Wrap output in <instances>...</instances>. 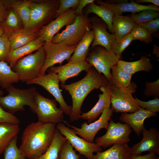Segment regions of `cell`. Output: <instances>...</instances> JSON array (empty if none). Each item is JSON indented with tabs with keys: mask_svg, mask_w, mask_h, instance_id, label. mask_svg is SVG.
I'll list each match as a JSON object with an SVG mask.
<instances>
[{
	"mask_svg": "<svg viewBox=\"0 0 159 159\" xmlns=\"http://www.w3.org/2000/svg\"><path fill=\"white\" fill-rule=\"evenodd\" d=\"M102 94H100L99 99L95 106L87 112L82 113L80 119L86 120L88 123L92 122L97 119L103 111L105 108L110 106L111 96L109 83L100 88Z\"/></svg>",
	"mask_w": 159,
	"mask_h": 159,
	"instance_id": "obj_21",
	"label": "cell"
},
{
	"mask_svg": "<svg viewBox=\"0 0 159 159\" xmlns=\"http://www.w3.org/2000/svg\"><path fill=\"white\" fill-rule=\"evenodd\" d=\"M131 153L127 144L116 143L105 151L97 152L92 159H129Z\"/></svg>",
	"mask_w": 159,
	"mask_h": 159,
	"instance_id": "obj_25",
	"label": "cell"
},
{
	"mask_svg": "<svg viewBox=\"0 0 159 159\" xmlns=\"http://www.w3.org/2000/svg\"><path fill=\"white\" fill-rule=\"evenodd\" d=\"M136 3L139 4L143 3H149L159 6V0H136L134 1Z\"/></svg>",
	"mask_w": 159,
	"mask_h": 159,
	"instance_id": "obj_49",
	"label": "cell"
},
{
	"mask_svg": "<svg viewBox=\"0 0 159 159\" xmlns=\"http://www.w3.org/2000/svg\"><path fill=\"white\" fill-rule=\"evenodd\" d=\"M135 99L140 107L155 113L159 112V99L158 98L148 101L141 100L136 97Z\"/></svg>",
	"mask_w": 159,
	"mask_h": 159,
	"instance_id": "obj_42",
	"label": "cell"
},
{
	"mask_svg": "<svg viewBox=\"0 0 159 159\" xmlns=\"http://www.w3.org/2000/svg\"><path fill=\"white\" fill-rule=\"evenodd\" d=\"M59 4V0H29L30 17L26 29L38 30L52 21Z\"/></svg>",
	"mask_w": 159,
	"mask_h": 159,
	"instance_id": "obj_4",
	"label": "cell"
},
{
	"mask_svg": "<svg viewBox=\"0 0 159 159\" xmlns=\"http://www.w3.org/2000/svg\"><path fill=\"white\" fill-rule=\"evenodd\" d=\"M0 25L5 32L7 34L14 30L24 28L19 16L16 11L11 8H8L6 18Z\"/></svg>",
	"mask_w": 159,
	"mask_h": 159,
	"instance_id": "obj_34",
	"label": "cell"
},
{
	"mask_svg": "<svg viewBox=\"0 0 159 159\" xmlns=\"http://www.w3.org/2000/svg\"><path fill=\"white\" fill-rule=\"evenodd\" d=\"M94 0H79L78 5L75 9V12L77 15H80L83 14L82 11L84 8L86 7L89 4L94 2Z\"/></svg>",
	"mask_w": 159,
	"mask_h": 159,
	"instance_id": "obj_46",
	"label": "cell"
},
{
	"mask_svg": "<svg viewBox=\"0 0 159 159\" xmlns=\"http://www.w3.org/2000/svg\"><path fill=\"white\" fill-rule=\"evenodd\" d=\"M35 102L38 121L56 124L64 122V112L57 107L55 100L45 97L37 92Z\"/></svg>",
	"mask_w": 159,
	"mask_h": 159,
	"instance_id": "obj_10",
	"label": "cell"
},
{
	"mask_svg": "<svg viewBox=\"0 0 159 159\" xmlns=\"http://www.w3.org/2000/svg\"><path fill=\"white\" fill-rule=\"evenodd\" d=\"M128 16L135 24H140L159 18V12L155 10L147 9L138 13L132 14Z\"/></svg>",
	"mask_w": 159,
	"mask_h": 159,
	"instance_id": "obj_36",
	"label": "cell"
},
{
	"mask_svg": "<svg viewBox=\"0 0 159 159\" xmlns=\"http://www.w3.org/2000/svg\"><path fill=\"white\" fill-rule=\"evenodd\" d=\"M112 29L117 41L130 32L135 24L128 16L115 14L112 22Z\"/></svg>",
	"mask_w": 159,
	"mask_h": 159,
	"instance_id": "obj_28",
	"label": "cell"
},
{
	"mask_svg": "<svg viewBox=\"0 0 159 159\" xmlns=\"http://www.w3.org/2000/svg\"><path fill=\"white\" fill-rule=\"evenodd\" d=\"M45 42L38 37L27 44L10 51L6 62L12 68L20 58L38 50L43 46Z\"/></svg>",
	"mask_w": 159,
	"mask_h": 159,
	"instance_id": "obj_23",
	"label": "cell"
},
{
	"mask_svg": "<svg viewBox=\"0 0 159 159\" xmlns=\"http://www.w3.org/2000/svg\"><path fill=\"white\" fill-rule=\"evenodd\" d=\"M77 15L75 9H70L39 29L37 31L38 37L45 42H51L53 37L62 28L74 22Z\"/></svg>",
	"mask_w": 159,
	"mask_h": 159,
	"instance_id": "obj_15",
	"label": "cell"
},
{
	"mask_svg": "<svg viewBox=\"0 0 159 159\" xmlns=\"http://www.w3.org/2000/svg\"><path fill=\"white\" fill-rule=\"evenodd\" d=\"M8 9L0 0V24L3 22L7 15Z\"/></svg>",
	"mask_w": 159,
	"mask_h": 159,
	"instance_id": "obj_48",
	"label": "cell"
},
{
	"mask_svg": "<svg viewBox=\"0 0 159 159\" xmlns=\"http://www.w3.org/2000/svg\"><path fill=\"white\" fill-rule=\"evenodd\" d=\"M2 3L8 9H14L17 14L22 22L24 28L28 25L30 17L29 0H1Z\"/></svg>",
	"mask_w": 159,
	"mask_h": 159,
	"instance_id": "obj_29",
	"label": "cell"
},
{
	"mask_svg": "<svg viewBox=\"0 0 159 159\" xmlns=\"http://www.w3.org/2000/svg\"><path fill=\"white\" fill-rule=\"evenodd\" d=\"M142 133L143 138L139 142L131 148V153L140 155L144 152L159 154V131L155 127L148 130L144 127Z\"/></svg>",
	"mask_w": 159,
	"mask_h": 159,
	"instance_id": "obj_17",
	"label": "cell"
},
{
	"mask_svg": "<svg viewBox=\"0 0 159 159\" xmlns=\"http://www.w3.org/2000/svg\"><path fill=\"white\" fill-rule=\"evenodd\" d=\"M59 159H81L67 140L63 144L60 150Z\"/></svg>",
	"mask_w": 159,
	"mask_h": 159,
	"instance_id": "obj_39",
	"label": "cell"
},
{
	"mask_svg": "<svg viewBox=\"0 0 159 159\" xmlns=\"http://www.w3.org/2000/svg\"><path fill=\"white\" fill-rule=\"evenodd\" d=\"M77 46H68L62 43L45 42L43 46L45 59L39 76L45 74L47 70L56 64L59 63L61 66L64 60L68 62L74 52Z\"/></svg>",
	"mask_w": 159,
	"mask_h": 159,
	"instance_id": "obj_9",
	"label": "cell"
},
{
	"mask_svg": "<svg viewBox=\"0 0 159 159\" xmlns=\"http://www.w3.org/2000/svg\"><path fill=\"white\" fill-rule=\"evenodd\" d=\"M152 53L155 54L157 58H159V48L155 45L153 46V48Z\"/></svg>",
	"mask_w": 159,
	"mask_h": 159,
	"instance_id": "obj_50",
	"label": "cell"
},
{
	"mask_svg": "<svg viewBox=\"0 0 159 159\" xmlns=\"http://www.w3.org/2000/svg\"><path fill=\"white\" fill-rule=\"evenodd\" d=\"M105 134L96 138L95 143L105 149L116 143L127 144L130 141V135L132 129L127 124L111 120Z\"/></svg>",
	"mask_w": 159,
	"mask_h": 159,
	"instance_id": "obj_8",
	"label": "cell"
},
{
	"mask_svg": "<svg viewBox=\"0 0 159 159\" xmlns=\"http://www.w3.org/2000/svg\"><path fill=\"white\" fill-rule=\"evenodd\" d=\"M4 31L0 25V38H1L4 34Z\"/></svg>",
	"mask_w": 159,
	"mask_h": 159,
	"instance_id": "obj_51",
	"label": "cell"
},
{
	"mask_svg": "<svg viewBox=\"0 0 159 159\" xmlns=\"http://www.w3.org/2000/svg\"><path fill=\"white\" fill-rule=\"evenodd\" d=\"M4 122L19 125L20 122L18 117L13 114L6 111L0 106V123Z\"/></svg>",
	"mask_w": 159,
	"mask_h": 159,
	"instance_id": "obj_44",
	"label": "cell"
},
{
	"mask_svg": "<svg viewBox=\"0 0 159 159\" xmlns=\"http://www.w3.org/2000/svg\"><path fill=\"white\" fill-rule=\"evenodd\" d=\"M93 13L102 19L107 24L110 32L114 34L112 27V20L115 14L109 8L102 5H97L93 2L88 4L86 7L85 14L86 16Z\"/></svg>",
	"mask_w": 159,
	"mask_h": 159,
	"instance_id": "obj_30",
	"label": "cell"
},
{
	"mask_svg": "<svg viewBox=\"0 0 159 159\" xmlns=\"http://www.w3.org/2000/svg\"><path fill=\"white\" fill-rule=\"evenodd\" d=\"M59 4L55 18H56L70 9H75L78 6L79 0H59Z\"/></svg>",
	"mask_w": 159,
	"mask_h": 159,
	"instance_id": "obj_40",
	"label": "cell"
},
{
	"mask_svg": "<svg viewBox=\"0 0 159 159\" xmlns=\"http://www.w3.org/2000/svg\"><path fill=\"white\" fill-rule=\"evenodd\" d=\"M94 39L92 30H89L77 45L75 51L68 62L80 63L85 61L89 47Z\"/></svg>",
	"mask_w": 159,
	"mask_h": 159,
	"instance_id": "obj_26",
	"label": "cell"
},
{
	"mask_svg": "<svg viewBox=\"0 0 159 159\" xmlns=\"http://www.w3.org/2000/svg\"><path fill=\"white\" fill-rule=\"evenodd\" d=\"M156 115V113L140 107L138 110L133 113H122L119 118L120 122L129 125L139 137L144 127L145 120Z\"/></svg>",
	"mask_w": 159,
	"mask_h": 159,
	"instance_id": "obj_19",
	"label": "cell"
},
{
	"mask_svg": "<svg viewBox=\"0 0 159 159\" xmlns=\"http://www.w3.org/2000/svg\"><path fill=\"white\" fill-rule=\"evenodd\" d=\"M156 159H159V158L158 157H157Z\"/></svg>",
	"mask_w": 159,
	"mask_h": 159,
	"instance_id": "obj_53",
	"label": "cell"
},
{
	"mask_svg": "<svg viewBox=\"0 0 159 159\" xmlns=\"http://www.w3.org/2000/svg\"><path fill=\"white\" fill-rule=\"evenodd\" d=\"M20 130L18 124L0 123V154L4 152L12 138L17 135Z\"/></svg>",
	"mask_w": 159,
	"mask_h": 159,
	"instance_id": "obj_31",
	"label": "cell"
},
{
	"mask_svg": "<svg viewBox=\"0 0 159 159\" xmlns=\"http://www.w3.org/2000/svg\"><path fill=\"white\" fill-rule=\"evenodd\" d=\"M110 86L111 107L114 112L122 113H132L138 110L140 107L132 92Z\"/></svg>",
	"mask_w": 159,
	"mask_h": 159,
	"instance_id": "obj_14",
	"label": "cell"
},
{
	"mask_svg": "<svg viewBox=\"0 0 159 159\" xmlns=\"http://www.w3.org/2000/svg\"><path fill=\"white\" fill-rule=\"evenodd\" d=\"M6 89L8 94L5 96H0V105L7 112L13 114L18 111H24V107L28 106L35 113V98L37 92L35 87L19 89L12 85Z\"/></svg>",
	"mask_w": 159,
	"mask_h": 159,
	"instance_id": "obj_3",
	"label": "cell"
},
{
	"mask_svg": "<svg viewBox=\"0 0 159 159\" xmlns=\"http://www.w3.org/2000/svg\"><path fill=\"white\" fill-rule=\"evenodd\" d=\"M17 135L13 138L5 149L4 159H27L17 146Z\"/></svg>",
	"mask_w": 159,
	"mask_h": 159,
	"instance_id": "obj_35",
	"label": "cell"
},
{
	"mask_svg": "<svg viewBox=\"0 0 159 159\" xmlns=\"http://www.w3.org/2000/svg\"><path fill=\"white\" fill-rule=\"evenodd\" d=\"M133 40L130 33L126 34L119 40H116L113 43L112 45V51L121 58L123 52Z\"/></svg>",
	"mask_w": 159,
	"mask_h": 159,
	"instance_id": "obj_38",
	"label": "cell"
},
{
	"mask_svg": "<svg viewBox=\"0 0 159 159\" xmlns=\"http://www.w3.org/2000/svg\"><path fill=\"white\" fill-rule=\"evenodd\" d=\"M113 112L110 106H108L105 108L98 120L89 124L85 122L82 124L80 128L69 125L65 120L63 122L71 128L77 135L87 142L93 143L95 136L100 129L105 128L107 130Z\"/></svg>",
	"mask_w": 159,
	"mask_h": 159,
	"instance_id": "obj_11",
	"label": "cell"
},
{
	"mask_svg": "<svg viewBox=\"0 0 159 159\" xmlns=\"http://www.w3.org/2000/svg\"><path fill=\"white\" fill-rule=\"evenodd\" d=\"M45 58L43 46L34 53L19 59L12 68V69L18 74L19 81L26 83L39 76Z\"/></svg>",
	"mask_w": 159,
	"mask_h": 159,
	"instance_id": "obj_5",
	"label": "cell"
},
{
	"mask_svg": "<svg viewBox=\"0 0 159 159\" xmlns=\"http://www.w3.org/2000/svg\"><path fill=\"white\" fill-rule=\"evenodd\" d=\"M10 51V45L7 33L0 38V61L6 62Z\"/></svg>",
	"mask_w": 159,
	"mask_h": 159,
	"instance_id": "obj_41",
	"label": "cell"
},
{
	"mask_svg": "<svg viewBox=\"0 0 159 159\" xmlns=\"http://www.w3.org/2000/svg\"><path fill=\"white\" fill-rule=\"evenodd\" d=\"M90 19L94 36L90 48L100 45L109 52H113L112 45L116 40L115 34H110L107 31L106 23L97 16L91 17Z\"/></svg>",
	"mask_w": 159,
	"mask_h": 159,
	"instance_id": "obj_16",
	"label": "cell"
},
{
	"mask_svg": "<svg viewBox=\"0 0 159 159\" xmlns=\"http://www.w3.org/2000/svg\"><path fill=\"white\" fill-rule=\"evenodd\" d=\"M67 140L56 128L53 139L48 149L44 153L33 159H59L62 147Z\"/></svg>",
	"mask_w": 159,
	"mask_h": 159,
	"instance_id": "obj_32",
	"label": "cell"
},
{
	"mask_svg": "<svg viewBox=\"0 0 159 159\" xmlns=\"http://www.w3.org/2000/svg\"><path fill=\"white\" fill-rule=\"evenodd\" d=\"M56 128L65 137L75 150L87 159H92L94 152L102 151V148L94 143H90L77 136L72 129L62 122L56 124Z\"/></svg>",
	"mask_w": 159,
	"mask_h": 159,
	"instance_id": "obj_13",
	"label": "cell"
},
{
	"mask_svg": "<svg viewBox=\"0 0 159 159\" xmlns=\"http://www.w3.org/2000/svg\"><path fill=\"white\" fill-rule=\"evenodd\" d=\"M130 33L133 40H140L147 44L152 42V35L139 24H135Z\"/></svg>",
	"mask_w": 159,
	"mask_h": 159,
	"instance_id": "obj_37",
	"label": "cell"
},
{
	"mask_svg": "<svg viewBox=\"0 0 159 159\" xmlns=\"http://www.w3.org/2000/svg\"><path fill=\"white\" fill-rule=\"evenodd\" d=\"M139 24L145 29L152 35L159 31V18Z\"/></svg>",
	"mask_w": 159,
	"mask_h": 159,
	"instance_id": "obj_45",
	"label": "cell"
},
{
	"mask_svg": "<svg viewBox=\"0 0 159 159\" xmlns=\"http://www.w3.org/2000/svg\"><path fill=\"white\" fill-rule=\"evenodd\" d=\"M92 67L85 61L80 63L68 62L63 65L50 67L48 70L49 72L57 74L61 84H64L68 79L78 75L82 71L86 72Z\"/></svg>",
	"mask_w": 159,
	"mask_h": 159,
	"instance_id": "obj_18",
	"label": "cell"
},
{
	"mask_svg": "<svg viewBox=\"0 0 159 159\" xmlns=\"http://www.w3.org/2000/svg\"><path fill=\"white\" fill-rule=\"evenodd\" d=\"M95 1L97 4L109 8L115 14L121 15L123 12H131L132 14H134L147 9L159 11V7L154 4L143 5L137 4L133 1H131L130 3L125 1L117 4H110L99 0Z\"/></svg>",
	"mask_w": 159,
	"mask_h": 159,
	"instance_id": "obj_20",
	"label": "cell"
},
{
	"mask_svg": "<svg viewBox=\"0 0 159 159\" xmlns=\"http://www.w3.org/2000/svg\"><path fill=\"white\" fill-rule=\"evenodd\" d=\"M157 158L155 153L150 152L143 155L131 153L129 159H156Z\"/></svg>",
	"mask_w": 159,
	"mask_h": 159,
	"instance_id": "obj_47",
	"label": "cell"
},
{
	"mask_svg": "<svg viewBox=\"0 0 159 159\" xmlns=\"http://www.w3.org/2000/svg\"><path fill=\"white\" fill-rule=\"evenodd\" d=\"M121 59L113 52H109L104 47L97 45L90 48L85 61L99 73L103 74L109 82L111 70Z\"/></svg>",
	"mask_w": 159,
	"mask_h": 159,
	"instance_id": "obj_7",
	"label": "cell"
},
{
	"mask_svg": "<svg viewBox=\"0 0 159 159\" xmlns=\"http://www.w3.org/2000/svg\"><path fill=\"white\" fill-rule=\"evenodd\" d=\"M90 27L91 22L87 16L83 13L77 15L73 22L53 37L51 43H62L68 46L77 45Z\"/></svg>",
	"mask_w": 159,
	"mask_h": 159,
	"instance_id": "obj_6",
	"label": "cell"
},
{
	"mask_svg": "<svg viewBox=\"0 0 159 159\" xmlns=\"http://www.w3.org/2000/svg\"><path fill=\"white\" fill-rule=\"evenodd\" d=\"M59 82L57 74L49 72L47 74L39 76L26 82V83L27 85H38L43 87L54 97L59 105V108L64 113L70 116L72 112V107L68 105L65 101L59 88Z\"/></svg>",
	"mask_w": 159,
	"mask_h": 159,
	"instance_id": "obj_12",
	"label": "cell"
},
{
	"mask_svg": "<svg viewBox=\"0 0 159 159\" xmlns=\"http://www.w3.org/2000/svg\"><path fill=\"white\" fill-rule=\"evenodd\" d=\"M144 94L146 96H152L156 98L159 96V80L155 81L145 83Z\"/></svg>",
	"mask_w": 159,
	"mask_h": 159,
	"instance_id": "obj_43",
	"label": "cell"
},
{
	"mask_svg": "<svg viewBox=\"0 0 159 159\" xmlns=\"http://www.w3.org/2000/svg\"><path fill=\"white\" fill-rule=\"evenodd\" d=\"M4 94L3 91L0 89V96H1Z\"/></svg>",
	"mask_w": 159,
	"mask_h": 159,
	"instance_id": "obj_52",
	"label": "cell"
},
{
	"mask_svg": "<svg viewBox=\"0 0 159 159\" xmlns=\"http://www.w3.org/2000/svg\"><path fill=\"white\" fill-rule=\"evenodd\" d=\"M38 31L23 28L14 30L7 34L10 43V51L21 47L37 39L38 38Z\"/></svg>",
	"mask_w": 159,
	"mask_h": 159,
	"instance_id": "obj_24",
	"label": "cell"
},
{
	"mask_svg": "<svg viewBox=\"0 0 159 159\" xmlns=\"http://www.w3.org/2000/svg\"><path fill=\"white\" fill-rule=\"evenodd\" d=\"M19 81L18 74L4 61H0V86L6 89Z\"/></svg>",
	"mask_w": 159,
	"mask_h": 159,
	"instance_id": "obj_33",
	"label": "cell"
},
{
	"mask_svg": "<svg viewBox=\"0 0 159 159\" xmlns=\"http://www.w3.org/2000/svg\"><path fill=\"white\" fill-rule=\"evenodd\" d=\"M86 72L85 76L78 81L69 84L60 85L61 88L67 91L71 97L72 110L69 116L72 121L80 119L81 107L88 94L93 90L109 84L106 77L92 67Z\"/></svg>",
	"mask_w": 159,
	"mask_h": 159,
	"instance_id": "obj_2",
	"label": "cell"
},
{
	"mask_svg": "<svg viewBox=\"0 0 159 159\" xmlns=\"http://www.w3.org/2000/svg\"><path fill=\"white\" fill-rule=\"evenodd\" d=\"M111 79L109 82L110 86L123 90L135 92L137 87L134 82H131L132 74L128 73L116 64L111 69Z\"/></svg>",
	"mask_w": 159,
	"mask_h": 159,
	"instance_id": "obj_22",
	"label": "cell"
},
{
	"mask_svg": "<svg viewBox=\"0 0 159 159\" xmlns=\"http://www.w3.org/2000/svg\"><path fill=\"white\" fill-rule=\"evenodd\" d=\"M117 64L125 72L132 75L140 71L148 72L153 68L150 59L145 56H142L140 59L134 62H128L120 60Z\"/></svg>",
	"mask_w": 159,
	"mask_h": 159,
	"instance_id": "obj_27",
	"label": "cell"
},
{
	"mask_svg": "<svg viewBox=\"0 0 159 159\" xmlns=\"http://www.w3.org/2000/svg\"><path fill=\"white\" fill-rule=\"evenodd\" d=\"M56 125L38 121L26 127L19 148L27 158L33 159L46 152L53 139Z\"/></svg>",
	"mask_w": 159,
	"mask_h": 159,
	"instance_id": "obj_1",
	"label": "cell"
}]
</instances>
